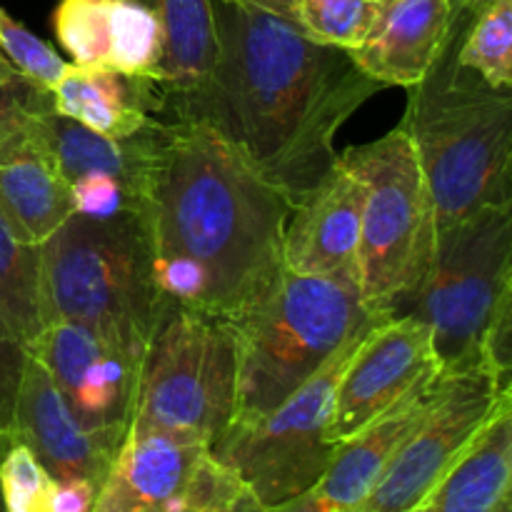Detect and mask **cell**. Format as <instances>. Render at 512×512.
<instances>
[{"label":"cell","instance_id":"cell-1","mask_svg":"<svg viewBox=\"0 0 512 512\" xmlns=\"http://www.w3.org/2000/svg\"><path fill=\"white\" fill-rule=\"evenodd\" d=\"M133 208L158 300L233 323L283 270L293 200L205 120L145 125Z\"/></svg>","mask_w":512,"mask_h":512},{"label":"cell","instance_id":"cell-2","mask_svg":"<svg viewBox=\"0 0 512 512\" xmlns=\"http://www.w3.org/2000/svg\"><path fill=\"white\" fill-rule=\"evenodd\" d=\"M213 18V78L188 120L218 128L295 205L338 160L335 133L383 85L348 50L258 5L213 0Z\"/></svg>","mask_w":512,"mask_h":512},{"label":"cell","instance_id":"cell-3","mask_svg":"<svg viewBox=\"0 0 512 512\" xmlns=\"http://www.w3.org/2000/svg\"><path fill=\"white\" fill-rule=\"evenodd\" d=\"M453 25L438 63L410 88L400 120L428 183L438 233L512 200V93L490 88L455 60V35L465 23Z\"/></svg>","mask_w":512,"mask_h":512},{"label":"cell","instance_id":"cell-4","mask_svg":"<svg viewBox=\"0 0 512 512\" xmlns=\"http://www.w3.org/2000/svg\"><path fill=\"white\" fill-rule=\"evenodd\" d=\"M388 318L370 310L355 285L280 270L263 298L230 323L238 343L233 423L278 408L355 333Z\"/></svg>","mask_w":512,"mask_h":512},{"label":"cell","instance_id":"cell-5","mask_svg":"<svg viewBox=\"0 0 512 512\" xmlns=\"http://www.w3.org/2000/svg\"><path fill=\"white\" fill-rule=\"evenodd\" d=\"M40 295L45 325L80 323L143 360L160 300L135 208L113 218L70 215L40 245Z\"/></svg>","mask_w":512,"mask_h":512},{"label":"cell","instance_id":"cell-6","mask_svg":"<svg viewBox=\"0 0 512 512\" xmlns=\"http://www.w3.org/2000/svg\"><path fill=\"white\" fill-rule=\"evenodd\" d=\"M238 405V343L230 320L160 300L140 360L128 435L213 445Z\"/></svg>","mask_w":512,"mask_h":512},{"label":"cell","instance_id":"cell-7","mask_svg":"<svg viewBox=\"0 0 512 512\" xmlns=\"http://www.w3.org/2000/svg\"><path fill=\"white\" fill-rule=\"evenodd\" d=\"M343 158L365 180L358 245V290L375 313L405 315L435 255V210L418 155L403 125L355 145Z\"/></svg>","mask_w":512,"mask_h":512},{"label":"cell","instance_id":"cell-8","mask_svg":"<svg viewBox=\"0 0 512 512\" xmlns=\"http://www.w3.org/2000/svg\"><path fill=\"white\" fill-rule=\"evenodd\" d=\"M508 293L512 200L488 205L438 233L433 263L408 308L433 333L443 375L480 365V340Z\"/></svg>","mask_w":512,"mask_h":512},{"label":"cell","instance_id":"cell-9","mask_svg":"<svg viewBox=\"0 0 512 512\" xmlns=\"http://www.w3.org/2000/svg\"><path fill=\"white\" fill-rule=\"evenodd\" d=\"M375 325L355 333L343 348L335 350L328 363L278 408L263 418L233 423L210 445V453L243 483L245 493L258 505L270 508L288 503L318 488L338 448L328 440L335 388L358 345Z\"/></svg>","mask_w":512,"mask_h":512},{"label":"cell","instance_id":"cell-10","mask_svg":"<svg viewBox=\"0 0 512 512\" xmlns=\"http://www.w3.org/2000/svg\"><path fill=\"white\" fill-rule=\"evenodd\" d=\"M508 400L512 390L483 365L440 375L425 418L353 512H413Z\"/></svg>","mask_w":512,"mask_h":512},{"label":"cell","instance_id":"cell-11","mask_svg":"<svg viewBox=\"0 0 512 512\" xmlns=\"http://www.w3.org/2000/svg\"><path fill=\"white\" fill-rule=\"evenodd\" d=\"M243 495L210 445L125 435L90 512H230Z\"/></svg>","mask_w":512,"mask_h":512},{"label":"cell","instance_id":"cell-12","mask_svg":"<svg viewBox=\"0 0 512 512\" xmlns=\"http://www.w3.org/2000/svg\"><path fill=\"white\" fill-rule=\"evenodd\" d=\"M443 375L433 333L415 315H395L375 325L350 358L335 388L328 440L345 443L420 385Z\"/></svg>","mask_w":512,"mask_h":512},{"label":"cell","instance_id":"cell-13","mask_svg":"<svg viewBox=\"0 0 512 512\" xmlns=\"http://www.w3.org/2000/svg\"><path fill=\"white\" fill-rule=\"evenodd\" d=\"M28 355L43 365L83 428L128 433L140 375L135 355L70 320L45 325Z\"/></svg>","mask_w":512,"mask_h":512},{"label":"cell","instance_id":"cell-14","mask_svg":"<svg viewBox=\"0 0 512 512\" xmlns=\"http://www.w3.org/2000/svg\"><path fill=\"white\" fill-rule=\"evenodd\" d=\"M365 180L338 155L333 168L290 210L283 235V268L358 288V245Z\"/></svg>","mask_w":512,"mask_h":512},{"label":"cell","instance_id":"cell-15","mask_svg":"<svg viewBox=\"0 0 512 512\" xmlns=\"http://www.w3.org/2000/svg\"><path fill=\"white\" fill-rule=\"evenodd\" d=\"M123 430H88L78 423L43 365L28 355L13 415V443H23L53 480L103 485L125 440Z\"/></svg>","mask_w":512,"mask_h":512},{"label":"cell","instance_id":"cell-16","mask_svg":"<svg viewBox=\"0 0 512 512\" xmlns=\"http://www.w3.org/2000/svg\"><path fill=\"white\" fill-rule=\"evenodd\" d=\"M60 45L80 68L150 78L158 83L163 30L135 0H60L53 10Z\"/></svg>","mask_w":512,"mask_h":512},{"label":"cell","instance_id":"cell-17","mask_svg":"<svg viewBox=\"0 0 512 512\" xmlns=\"http://www.w3.org/2000/svg\"><path fill=\"white\" fill-rule=\"evenodd\" d=\"M453 33L450 0H383L378 23L350 58L383 88H413L438 63Z\"/></svg>","mask_w":512,"mask_h":512},{"label":"cell","instance_id":"cell-18","mask_svg":"<svg viewBox=\"0 0 512 512\" xmlns=\"http://www.w3.org/2000/svg\"><path fill=\"white\" fill-rule=\"evenodd\" d=\"M440 380V378H438ZM435 383L420 385L335 448L333 460L318 483V495L340 512H353L368 498L400 445L413 435L435 398Z\"/></svg>","mask_w":512,"mask_h":512},{"label":"cell","instance_id":"cell-19","mask_svg":"<svg viewBox=\"0 0 512 512\" xmlns=\"http://www.w3.org/2000/svg\"><path fill=\"white\" fill-rule=\"evenodd\" d=\"M158 18L163 30V58L158 85L163 113L188 120L213 78L218 38L213 0H135Z\"/></svg>","mask_w":512,"mask_h":512},{"label":"cell","instance_id":"cell-20","mask_svg":"<svg viewBox=\"0 0 512 512\" xmlns=\"http://www.w3.org/2000/svg\"><path fill=\"white\" fill-rule=\"evenodd\" d=\"M50 105L53 113L95 133L130 138L140 133L155 113H163V90L150 78L68 63L50 90Z\"/></svg>","mask_w":512,"mask_h":512},{"label":"cell","instance_id":"cell-21","mask_svg":"<svg viewBox=\"0 0 512 512\" xmlns=\"http://www.w3.org/2000/svg\"><path fill=\"white\" fill-rule=\"evenodd\" d=\"M0 208L38 245L73 215L70 183L30 133V118L0 143Z\"/></svg>","mask_w":512,"mask_h":512},{"label":"cell","instance_id":"cell-22","mask_svg":"<svg viewBox=\"0 0 512 512\" xmlns=\"http://www.w3.org/2000/svg\"><path fill=\"white\" fill-rule=\"evenodd\" d=\"M510 478L512 400L500 405L495 418L413 512H493L510 495Z\"/></svg>","mask_w":512,"mask_h":512},{"label":"cell","instance_id":"cell-23","mask_svg":"<svg viewBox=\"0 0 512 512\" xmlns=\"http://www.w3.org/2000/svg\"><path fill=\"white\" fill-rule=\"evenodd\" d=\"M30 133L68 183L83 175H113L130 190L135 205L145 163V128L130 138H108L53 110H33Z\"/></svg>","mask_w":512,"mask_h":512},{"label":"cell","instance_id":"cell-24","mask_svg":"<svg viewBox=\"0 0 512 512\" xmlns=\"http://www.w3.org/2000/svg\"><path fill=\"white\" fill-rule=\"evenodd\" d=\"M0 320L13 338L30 348L43 330V295H40V245L0 208Z\"/></svg>","mask_w":512,"mask_h":512},{"label":"cell","instance_id":"cell-25","mask_svg":"<svg viewBox=\"0 0 512 512\" xmlns=\"http://www.w3.org/2000/svg\"><path fill=\"white\" fill-rule=\"evenodd\" d=\"M455 60L490 88L512 90V0H495L458 30Z\"/></svg>","mask_w":512,"mask_h":512},{"label":"cell","instance_id":"cell-26","mask_svg":"<svg viewBox=\"0 0 512 512\" xmlns=\"http://www.w3.org/2000/svg\"><path fill=\"white\" fill-rule=\"evenodd\" d=\"M383 0H290V20L320 45L355 50L378 23Z\"/></svg>","mask_w":512,"mask_h":512},{"label":"cell","instance_id":"cell-27","mask_svg":"<svg viewBox=\"0 0 512 512\" xmlns=\"http://www.w3.org/2000/svg\"><path fill=\"white\" fill-rule=\"evenodd\" d=\"M0 53L30 88L45 95H50V90L68 68V63L55 53V48L30 33L3 8H0Z\"/></svg>","mask_w":512,"mask_h":512},{"label":"cell","instance_id":"cell-28","mask_svg":"<svg viewBox=\"0 0 512 512\" xmlns=\"http://www.w3.org/2000/svg\"><path fill=\"white\" fill-rule=\"evenodd\" d=\"M53 478L23 443H10L0 458V500L5 512H50Z\"/></svg>","mask_w":512,"mask_h":512},{"label":"cell","instance_id":"cell-29","mask_svg":"<svg viewBox=\"0 0 512 512\" xmlns=\"http://www.w3.org/2000/svg\"><path fill=\"white\" fill-rule=\"evenodd\" d=\"M73 190V213L88 218H113L133 208V195L113 175H83L70 183Z\"/></svg>","mask_w":512,"mask_h":512},{"label":"cell","instance_id":"cell-30","mask_svg":"<svg viewBox=\"0 0 512 512\" xmlns=\"http://www.w3.org/2000/svg\"><path fill=\"white\" fill-rule=\"evenodd\" d=\"M28 360V350L13 338L8 328L0 320V440L13 443V415L15 400H18L23 368Z\"/></svg>","mask_w":512,"mask_h":512},{"label":"cell","instance_id":"cell-31","mask_svg":"<svg viewBox=\"0 0 512 512\" xmlns=\"http://www.w3.org/2000/svg\"><path fill=\"white\" fill-rule=\"evenodd\" d=\"M33 110H53L50 95L38 93L25 83L0 78V143L23 130Z\"/></svg>","mask_w":512,"mask_h":512},{"label":"cell","instance_id":"cell-32","mask_svg":"<svg viewBox=\"0 0 512 512\" xmlns=\"http://www.w3.org/2000/svg\"><path fill=\"white\" fill-rule=\"evenodd\" d=\"M98 485L80 478L53 480L50 488V512H90L93 510Z\"/></svg>","mask_w":512,"mask_h":512},{"label":"cell","instance_id":"cell-33","mask_svg":"<svg viewBox=\"0 0 512 512\" xmlns=\"http://www.w3.org/2000/svg\"><path fill=\"white\" fill-rule=\"evenodd\" d=\"M235 512H340L338 508H333L330 503H325L323 498L318 495V490H310V493L300 495V498L288 500V503L280 505H270V508H263V505L255 503L248 493L238 500L235 505Z\"/></svg>","mask_w":512,"mask_h":512},{"label":"cell","instance_id":"cell-34","mask_svg":"<svg viewBox=\"0 0 512 512\" xmlns=\"http://www.w3.org/2000/svg\"><path fill=\"white\" fill-rule=\"evenodd\" d=\"M493 3L495 0H450V8H453V23H470L475 15H480Z\"/></svg>","mask_w":512,"mask_h":512},{"label":"cell","instance_id":"cell-35","mask_svg":"<svg viewBox=\"0 0 512 512\" xmlns=\"http://www.w3.org/2000/svg\"><path fill=\"white\" fill-rule=\"evenodd\" d=\"M235 3L258 5V8L270 10V13H278V15H283V18L290 20V0H235Z\"/></svg>","mask_w":512,"mask_h":512},{"label":"cell","instance_id":"cell-36","mask_svg":"<svg viewBox=\"0 0 512 512\" xmlns=\"http://www.w3.org/2000/svg\"><path fill=\"white\" fill-rule=\"evenodd\" d=\"M0 78L10 80V83H25V80L20 78L18 73H15L13 65H10L8 60H5V55H3V53H0ZM25 85H28V83H25Z\"/></svg>","mask_w":512,"mask_h":512},{"label":"cell","instance_id":"cell-37","mask_svg":"<svg viewBox=\"0 0 512 512\" xmlns=\"http://www.w3.org/2000/svg\"><path fill=\"white\" fill-rule=\"evenodd\" d=\"M493 512H512V500H510V495H505V498L498 503V508H495Z\"/></svg>","mask_w":512,"mask_h":512},{"label":"cell","instance_id":"cell-38","mask_svg":"<svg viewBox=\"0 0 512 512\" xmlns=\"http://www.w3.org/2000/svg\"><path fill=\"white\" fill-rule=\"evenodd\" d=\"M8 440H0V458H3V453H5V448H8Z\"/></svg>","mask_w":512,"mask_h":512},{"label":"cell","instance_id":"cell-39","mask_svg":"<svg viewBox=\"0 0 512 512\" xmlns=\"http://www.w3.org/2000/svg\"><path fill=\"white\" fill-rule=\"evenodd\" d=\"M0 512H5V505H3V500H0Z\"/></svg>","mask_w":512,"mask_h":512},{"label":"cell","instance_id":"cell-40","mask_svg":"<svg viewBox=\"0 0 512 512\" xmlns=\"http://www.w3.org/2000/svg\"><path fill=\"white\" fill-rule=\"evenodd\" d=\"M235 505H238V503H235ZM230 512H235V508H233V510H230Z\"/></svg>","mask_w":512,"mask_h":512}]
</instances>
